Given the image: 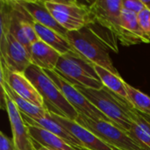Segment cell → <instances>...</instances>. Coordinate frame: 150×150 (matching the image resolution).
I'll return each instance as SVG.
<instances>
[{
    "instance_id": "6da1fadb",
    "label": "cell",
    "mask_w": 150,
    "mask_h": 150,
    "mask_svg": "<svg viewBox=\"0 0 150 150\" xmlns=\"http://www.w3.org/2000/svg\"><path fill=\"white\" fill-rule=\"evenodd\" d=\"M24 74L40 93L49 112L73 121L76 120L79 114L68 102L59 87L42 69L31 64Z\"/></svg>"
},
{
    "instance_id": "7a4b0ae2",
    "label": "cell",
    "mask_w": 150,
    "mask_h": 150,
    "mask_svg": "<svg viewBox=\"0 0 150 150\" xmlns=\"http://www.w3.org/2000/svg\"><path fill=\"white\" fill-rule=\"evenodd\" d=\"M76 88L113 124L127 133L130 130L132 126L130 109L133 107L130 103L105 86L99 90Z\"/></svg>"
},
{
    "instance_id": "3957f363",
    "label": "cell",
    "mask_w": 150,
    "mask_h": 150,
    "mask_svg": "<svg viewBox=\"0 0 150 150\" xmlns=\"http://www.w3.org/2000/svg\"><path fill=\"white\" fill-rule=\"evenodd\" d=\"M66 37L79 54L93 64L105 68L114 75L120 76L110 58L108 43L98 35L91 25L78 31L68 32Z\"/></svg>"
},
{
    "instance_id": "277c9868",
    "label": "cell",
    "mask_w": 150,
    "mask_h": 150,
    "mask_svg": "<svg viewBox=\"0 0 150 150\" xmlns=\"http://www.w3.org/2000/svg\"><path fill=\"white\" fill-rule=\"evenodd\" d=\"M75 87L99 90L104 87L95 69V64L76 52L62 54L54 69Z\"/></svg>"
},
{
    "instance_id": "5b68a950",
    "label": "cell",
    "mask_w": 150,
    "mask_h": 150,
    "mask_svg": "<svg viewBox=\"0 0 150 150\" xmlns=\"http://www.w3.org/2000/svg\"><path fill=\"white\" fill-rule=\"evenodd\" d=\"M45 4L54 19L68 32L81 30L95 22L90 8L76 1L47 0Z\"/></svg>"
},
{
    "instance_id": "8992f818",
    "label": "cell",
    "mask_w": 150,
    "mask_h": 150,
    "mask_svg": "<svg viewBox=\"0 0 150 150\" xmlns=\"http://www.w3.org/2000/svg\"><path fill=\"white\" fill-rule=\"evenodd\" d=\"M79 125L93 133L103 142L119 150H144L138 146L127 132L115 124L105 120H95L88 117L78 115L76 120Z\"/></svg>"
},
{
    "instance_id": "52a82bcc",
    "label": "cell",
    "mask_w": 150,
    "mask_h": 150,
    "mask_svg": "<svg viewBox=\"0 0 150 150\" xmlns=\"http://www.w3.org/2000/svg\"><path fill=\"white\" fill-rule=\"evenodd\" d=\"M89 8L95 22L109 30L122 44L124 40V30L121 25L122 0H98Z\"/></svg>"
},
{
    "instance_id": "ba28073f",
    "label": "cell",
    "mask_w": 150,
    "mask_h": 150,
    "mask_svg": "<svg viewBox=\"0 0 150 150\" xmlns=\"http://www.w3.org/2000/svg\"><path fill=\"white\" fill-rule=\"evenodd\" d=\"M44 70V69H43ZM52 81L59 87L68 102L79 115L88 117L95 120H105L112 122L95 105H93L74 85L68 83L61 76L53 70H44Z\"/></svg>"
},
{
    "instance_id": "9c48e42d",
    "label": "cell",
    "mask_w": 150,
    "mask_h": 150,
    "mask_svg": "<svg viewBox=\"0 0 150 150\" xmlns=\"http://www.w3.org/2000/svg\"><path fill=\"white\" fill-rule=\"evenodd\" d=\"M0 54L1 62L11 72L24 74L32 64L28 51L10 33L0 37Z\"/></svg>"
},
{
    "instance_id": "30bf717a",
    "label": "cell",
    "mask_w": 150,
    "mask_h": 150,
    "mask_svg": "<svg viewBox=\"0 0 150 150\" xmlns=\"http://www.w3.org/2000/svg\"><path fill=\"white\" fill-rule=\"evenodd\" d=\"M2 100L8 113L11 128L12 132V142L16 150H35L32 138L29 135L27 126L16 104L1 87Z\"/></svg>"
},
{
    "instance_id": "8fae6325",
    "label": "cell",
    "mask_w": 150,
    "mask_h": 150,
    "mask_svg": "<svg viewBox=\"0 0 150 150\" xmlns=\"http://www.w3.org/2000/svg\"><path fill=\"white\" fill-rule=\"evenodd\" d=\"M1 82H5L19 97L40 107H46L40 93L23 73L10 71L1 62Z\"/></svg>"
},
{
    "instance_id": "7c38bea8",
    "label": "cell",
    "mask_w": 150,
    "mask_h": 150,
    "mask_svg": "<svg viewBox=\"0 0 150 150\" xmlns=\"http://www.w3.org/2000/svg\"><path fill=\"white\" fill-rule=\"evenodd\" d=\"M49 115L79 141L83 148L89 150H119L103 142L93 133L79 125L76 121L70 120L52 112H49Z\"/></svg>"
},
{
    "instance_id": "4fadbf2b",
    "label": "cell",
    "mask_w": 150,
    "mask_h": 150,
    "mask_svg": "<svg viewBox=\"0 0 150 150\" xmlns=\"http://www.w3.org/2000/svg\"><path fill=\"white\" fill-rule=\"evenodd\" d=\"M19 4L29 12L33 20L47 28L53 29L62 35L65 36L68 31L64 29L53 17L45 4V1L41 0H20Z\"/></svg>"
},
{
    "instance_id": "5bb4252c",
    "label": "cell",
    "mask_w": 150,
    "mask_h": 150,
    "mask_svg": "<svg viewBox=\"0 0 150 150\" xmlns=\"http://www.w3.org/2000/svg\"><path fill=\"white\" fill-rule=\"evenodd\" d=\"M121 25L124 30L123 46H132L141 43H149L150 39L142 30L138 14L122 9L121 11Z\"/></svg>"
},
{
    "instance_id": "9a60e30c",
    "label": "cell",
    "mask_w": 150,
    "mask_h": 150,
    "mask_svg": "<svg viewBox=\"0 0 150 150\" xmlns=\"http://www.w3.org/2000/svg\"><path fill=\"white\" fill-rule=\"evenodd\" d=\"M61 54L50 46L39 40L32 44L31 62L32 64L44 69L54 71L56 64L61 57Z\"/></svg>"
},
{
    "instance_id": "2e32d148",
    "label": "cell",
    "mask_w": 150,
    "mask_h": 150,
    "mask_svg": "<svg viewBox=\"0 0 150 150\" xmlns=\"http://www.w3.org/2000/svg\"><path fill=\"white\" fill-rule=\"evenodd\" d=\"M29 135L36 144L50 150H78L76 147L69 144L57 135L35 126L26 125Z\"/></svg>"
},
{
    "instance_id": "e0dca14e",
    "label": "cell",
    "mask_w": 150,
    "mask_h": 150,
    "mask_svg": "<svg viewBox=\"0 0 150 150\" xmlns=\"http://www.w3.org/2000/svg\"><path fill=\"white\" fill-rule=\"evenodd\" d=\"M22 117L26 125L35 126V127L43 128V129L57 135L58 137L62 138V140H64L69 144H70L74 147H83L82 143L79 141H77L69 132H68L62 125H60L56 120H54L49 115V112L46 117L36 119V120L30 119L24 114H22Z\"/></svg>"
},
{
    "instance_id": "ac0fdd59",
    "label": "cell",
    "mask_w": 150,
    "mask_h": 150,
    "mask_svg": "<svg viewBox=\"0 0 150 150\" xmlns=\"http://www.w3.org/2000/svg\"><path fill=\"white\" fill-rule=\"evenodd\" d=\"M132 126L127 134L142 149L150 150V123L134 107L130 109Z\"/></svg>"
},
{
    "instance_id": "d6986e66",
    "label": "cell",
    "mask_w": 150,
    "mask_h": 150,
    "mask_svg": "<svg viewBox=\"0 0 150 150\" xmlns=\"http://www.w3.org/2000/svg\"><path fill=\"white\" fill-rule=\"evenodd\" d=\"M33 26L40 40L50 46L61 54H65L70 52H76L70 44V42L68 40L67 37L37 22H34Z\"/></svg>"
},
{
    "instance_id": "ffe728a7",
    "label": "cell",
    "mask_w": 150,
    "mask_h": 150,
    "mask_svg": "<svg viewBox=\"0 0 150 150\" xmlns=\"http://www.w3.org/2000/svg\"><path fill=\"white\" fill-rule=\"evenodd\" d=\"M1 87L5 91V92L9 95V97L12 99V101L16 104L17 107L20 111V112L30 119L36 120L40 118H44L48 114V110L47 107H40L33 105V103L24 99L16 94L5 82H0Z\"/></svg>"
},
{
    "instance_id": "44dd1931",
    "label": "cell",
    "mask_w": 150,
    "mask_h": 150,
    "mask_svg": "<svg viewBox=\"0 0 150 150\" xmlns=\"http://www.w3.org/2000/svg\"><path fill=\"white\" fill-rule=\"evenodd\" d=\"M95 69L105 87L129 103L128 94L126 89V82L120 77V76L114 75L106 69L98 65H95Z\"/></svg>"
},
{
    "instance_id": "7402d4cb",
    "label": "cell",
    "mask_w": 150,
    "mask_h": 150,
    "mask_svg": "<svg viewBox=\"0 0 150 150\" xmlns=\"http://www.w3.org/2000/svg\"><path fill=\"white\" fill-rule=\"evenodd\" d=\"M126 89L128 94L129 103L138 112L150 116V98L126 83Z\"/></svg>"
},
{
    "instance_id": "603a6c76",
    "label": "cell",
    "mask_w": 150,
    "mask_h": 150,
    "mask_svg": "<svg viewBox=\"0 0 150 150\" xmlns=\"http://www.w3.org/2000/svg\"><path fill=\"white\" fill-rule=\"evenodd\" d=\"M122 6L124 9L136 14H139L146 8L142 0H122Z\"/></svg>"
},
{
    "instance_id": "cb8c5ba5",
    "label": "cell",
    "mask_w": 150,
    "mask_h": 150,
    "mask_svg": "<svg viewBox=\"0 0 150 150\" xmlns=\"http://www.w3.org/2000/svg\"><path fill=\"white\" fill-rule=\"evenodd\" d=\"M138 18L140 25L146 33V35L150 39V11L146 7L142 11L138 14Z\"/></svg>"
},
{
    "instance_id": "d4e9b609",
    "label": "cell",
    "mask_w": 150,
    "mask_h": 150,
    "mask_svg": "<svg viewBox=\"0 0 150 150\" xmlns=\"http://www.w3.org/2000/svg\"><path fill=\"white\" fill-rule=\"evenodd\" d=\"M0 150H16L13 142L3 133H0Z\"/></svg>"
},
{
    "instance_id": "484cf974",
    "label": "cell",
    "mask_w": 150,
    "mask_h": 150,
    "mask_svg": "<svg viewBox=\"0 0 150 150\" xmlns=\"http://www.w3.org/2000/svg\"><path fill=\"white\" fill-rule=\"evenodd\" d=\"M33 145H34V149L35 150H50L47 148H45V147H42V146H40L38 144H36L35 142H33Z\"/></svg>"
},
{
    "instance_id": "4316f807",
    "label": "cell",
    "mask_w": 150,
    "mask_h": 150,
    "mask_svg": "<svg viewBox=\"0 0 150 150\" xmlns=\"http://www.w3.org/2000/svg\"><path fill=\"white\" fill-rule=\"evenodd\" d=\"M142 2L144 3L145 6L150 11V0H142Z\"/></svg>"
},
{
    "instance_id": "83f0119b",
    "label": "cell",
    "mask_w": 150,
    "mask_h": 150,
    "mask_svg": "<svg viewBox=\"0 0 150 150\" xmlns=\"http://www.w3.org/2000/svg\"><path fill=\"white\" fill-rule=\"evenodd\" d=\"M141 113V115L147 120V121H149L150 123V116H149V115H147V114H144V113H142V112H140Z\"/></svg>"
},
{
    "instance_id": "f1b7e54d",
    "label": "cell",
    "mask_w": 150,
    "mask_h": 150,
    "mask_svg": "<svg viewBox=\"0 0 150 150\" xmlns=\"http://www.w3.org/2000/svg\"><path fill=\"white\" fill-rule=\"evenodd\" d=\"M76 148H77L78 150H89L87 149H85V148H83V147H76Z\"/></svg>"
}]
</instances>
